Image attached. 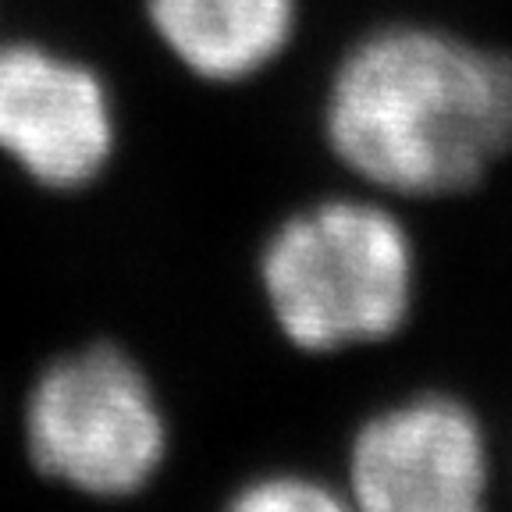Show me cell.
Returning a JSON list of instances; mask_svg holds the SVG:
<instances>
[{
  "label": "cell",
  "mask_w": 512,
  "mask_h": 512,
  "mask_svg": "<svg viewBox=\"0 0 512 512\" xmlns=\"http://www.w3.org/2000/svg\"><path fill=\"white\" fill-rule=\"evenodd\" d=\"M406 224L370 200H320L288 214L260 249L274 324L310 356L392 338L413 310Z\"/></svg>",
  "instance_id": "7a4b0ae2"
},
{
  "label": "cell",
  "mask_w": 512,
  "mask_h": 512,
  "mask_svg": "<svg viewBox=\"0 0 512 512\" xmlns=\"http://www.w3.org/2000/svg\"><path fill=\"white\" fill-rule=\"evenodd\" d=\"M22 434L43 477L100 502L150 488L171 441L150 374L111 342L64 352L36 374Z\"/></svg>",
  "instance_id": "3957f363"
},
{
  "label": "cell",
  "mask_w": 512,
  "mask_h": 512,
  "mask_svg": "<svg viewBox=\"0 0 512 512\" xmlns=\"http://www.w3.org/2000/svg\"><path fill=\"white\" fill-rule=\"evenodd\" d=\"M324 132L377 189L456 196L512 146V57L427 25L370 32L331 79Z\"/></svg>",
  "instance_id": "6da1fadb"
},
{
  "label": "cell",
  "mask_w": 512,
  "mask_h": 512,
  "mask_svg": "<svg viewBox=\"0 0 512 512\" xmlns=\"http://www.w3.org/2000/svg\"><path fill=\"white\" fill-rule=\"evenodd\" d=\"M356 512H488L484 427L452 395L381 409L349 445Z\"/></svg>",
  "instance_id": "277c9868"
},
{
  "label": "cell",
  "mask_w": 512,
  "mask_h": 512,
  "mask_svg": "<svg viewBox=\"0 0 512 512\" xmlns=\"http://www.w3.org/2000/svg\"><path fill=\"white\" fill-rule=\"evenodd\" d=\"M114 104L89 64L40 43L0 47V153L43 189L72 192L114 157Z\"/></svg>",
  "instance_id": "5b68a950"
},
{
  "label": "cell",
  "mask_w": 512,
  "mask_h": 512,
  "mask_svg": "<svg viewBox=\"0 0 512 512\" xmlns=\"http://www.w3.org/2000/svg\"><path fill=\"white\" fill-rule=\"evenodd\" d=\"M171 57L207 82H246L278 61L296 32V0H146Z\"/></svg>",
  "instance_id": "8992f818"
},
{
  "label": "cell",
  "mask_w": 512,
  "mask_h": 512,
  "mask_svg": "<svg viewBox=\"0 0 512 512\" xmlns=\"http://www.w3.org/2000/svg\"><path fill=\"white\" fill-rule=\"evenodd\" d=\"M221 512H356L349 495L306 473L278 470L246 480Z\"/></svg>",
  "instance_id": "52a82bcc"
}]
</instances>
